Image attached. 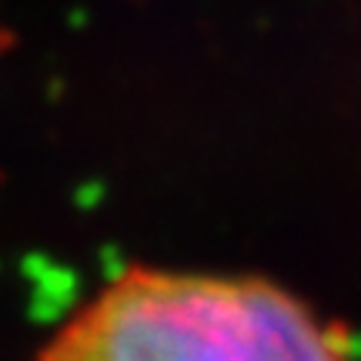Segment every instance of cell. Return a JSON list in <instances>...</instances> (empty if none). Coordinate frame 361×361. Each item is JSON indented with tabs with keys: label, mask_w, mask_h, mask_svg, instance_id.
I'll return each instance as SVG.
<instances>
[{
	"label": "cell",
	"mask_w": 361,
	"mask_h": 361,
	"mask_svg": "<svg viewBox=\"0 0 361 361\" xmlns=\"http://www.w3.org/2000/svg\"><path fill=\"white\" fill-rule=\"evenodd\" d=\"M40 361H348V351L274 284L137 271L87 301Z\"/></svg>",
	"instance_id": "cell-1"
}]
</instances>
